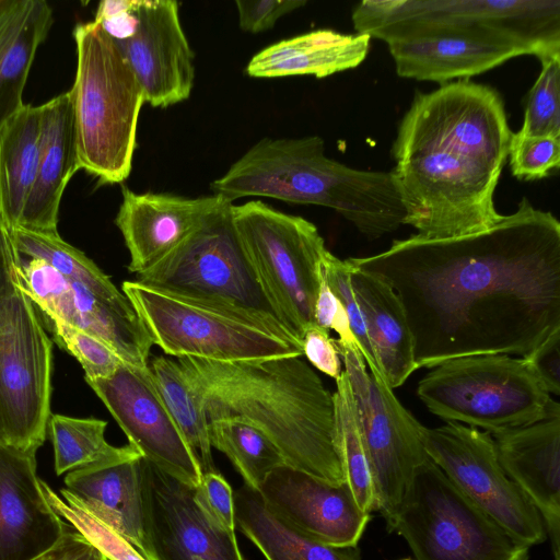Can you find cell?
<instances>
[{"mask_svg": "<svg viewBox=\"0 0 560 560\" xmlns=\"http://www.w3.org/2000/svg\"><path fill=\"white\" fill-rule=\"evenodd\" d=\"M347 261L398 295L418 369L470 355L525 357L560 329V223L526 197L487 230L415 234Z\"/></svg>", "mask_w": 560, "mask_h": 560, "instance_id": "6da1fadb", "label": "cell"}, {"mask_svg": "<svg viewBox=\"0 0 560 560\" xmlns=\"http://www.w3.org/2000/svg\"><path fill=\"white\" fill-rule=\"evenodd\" d=\"M512 135L504 103L488 85L460 80L417 94L393 145L405 224L442 238L500 222L493 195Z\"/></svg>", "mask_w": 560, "mask_h": 560, "instance_id": "7a4b0ae2", "label": "cell"}, {"mask_svg": "<svg viewBox=\"0 0 560 560\" xmlns=\"http://www.w3.org/2000/svg\"><path fill=\"white\" fill-rule=\"evenodd\" d=\"M177 361L199 392L208 420H246L271 440L285 465L334 483L345 481L334 443L332 394L302 355Z\"/></svg>", "mask_w": 560, "mask_h": 560, "instance_id": "3957f363", "label": "cell"}, {"mask_svg": "<svg viewBox=\"0 0 560 560\" xmlns=\"http://www.w3.org/2000/svg\"><path fill=\"white\" fill-rule=\"evenodd\" d=\"M211 189L231 202L257 196L330 208L371 240L396 231L406 218L392 172L355 170L330 159L318 136L262 138Z\"/></svg>", "mask_w": 560, "mask_h": 560, "instance_id": "277c9868", "label": "cell"}, {"mask_svg": "<svg viewBox=\"0 0 560 560\" xmlns=\"http://www.w3.org/2000/svg\"><path fill=\"white\" fill-rule=\"evenodd\" d=\"M77 71L72 103L80 168L101 184L130 174L144 94L116 43L94 22L73 30Z\"/></svg>", "mask_w": 560, "mask_h": 560, "instance_id": "5b68a950", "label": "cell"}, {"mask_svg": "<svg viewBox=\"0 0 560 560\" xmlns=\"http://www.w3.org/2000/svg\"><path fill=\"white\" fill-rule=\"evenodd\" d=\"M153 345L172 358L242 362L303 355L302 343L279 323L241 308L124 281Z\"/></svg>", "mask_w": 560, "mask_h": 560, "instance_id": "8992f818", "label": "cell"}, {"mask_svg": "<svg viewBox=\"0 0 560 560\" xmlns=\"http://www.w3.org/2000/svg\"><path fill=\"white\" fill-rule=\"evenodd\" d=\"M427 409L446 422L489 433L560 413V405L526 360L508 354L470 355L433 368L418 383Z\"/></svg>", "mask_w": 560, "mask_h": 560, "instance_id": "52a82bcc", "label": "cell"}, {"mask_svg": "<svg viewBox=\"0 0 560 560\" xmlns=\"http://www.w3.org/2000/svg\"><path fill=\"white\" fill-rule=\"evenodd\" d=\"M232 222L259 284L298 340L314 324L322 266L328 250L315 224L253 200L231 206Z\"/></svg>", "mask_w": 560, "mask_h": 560, "instance_id": "ba28073f", "label": "cell"}, {"mask_svg": "<svg viewBox=\"0 0 560 560\" xmlns=\"http://www.w3.org/2000/svg\"><path fill=\"white\" fill-rule=\"evenodd\" d=\"M386 525L406 540L416 560L529 558V547L469 501L430 458L416 469Z\"/></svg>", "mask_w": 560, "mask_h": 560, "instance_id": "9c48e42d", "label": "cell"}, {"mask_svg": "<svg viewBox=\"0 0 560 560\" xmlns=\"http://www.w3.org/2000/svg\"><path fill=\"white\" fill-rule=\"evenodd\" d=\"M231 206L228 203L215 212L165 257L138 273L136 281L177 295L241 308L282 325L240 243Z\"/></svg>", "mask_w": 560, "mask_h": 560, "instance_id": "30bf717a", "label": "cell"}, {"mask_svg": "<svg viewBox=\"0 0 560 560\" xmlns=\"http://www.w3.org/2000/svg\"><path fill=\"white\" fill-rule=\"evenodd\" d=\"M52 343L32 300L0 302V427L8 443L37 452L47 434Z\"/></svg>", "mask_w": 560, "mask_h": 560, "instance_id": "8fae6325", "label": "cell"}, {"mask_svg": "<svg viewBox=\"0 0 560 560\" xmlns=\"http://www.w3.org/2000/svg\"><path fill=\"white\" fill-rule=\"evenodd\" d=\"M357 33L385 40L418 26H485L533 43L539 60L560 57L559 0H364L352 11Z\"/></svg>", "mask_w": 560, "mask_h": 560, "instance_id": "7c38bea8", "label": "cell"}, {"mask_svg": "<svg viewBox=\"0 0 560 560\" xmlns=\"http://www.w3.org/2000/svg\"><path fill=\"white\" fill-rule=\"evenodd\" d=\"M420 439L450 481L514 539L529 548L547 539L540 514L505 474L489 432L458 422L421 424Z\"/></svg>", "mask_w": 560, "mask_h": 560, "instance_id": "4fadbf2b", "label": "cell"}, {"mask_svg": "<svg viewBox=\"0 0 560 560\" xmlns=\"http://www.w3.org/2000/svg\"><path fill=\"white\" fill-rule=\"evenodd\" d=\"M335 343L354 397L373 470L377 511L388 521L416 469L429 458L420 439L421 423L400 404L385 381L368 372L357 346L338 339Z\"/></svg>", "mask_w": 560, "mask_h": 560, "instance_id": "5bb4252c", "label": "cell"}, {"mask_svg": "<svg viewBox=\"0 0 560 560\" xmlns=\"http://www.w3.org/2000/svg\"><path fill=\"white\" fill-rule=\"evenodd\" d=\"M385 43L399 77L442 85L469 80L521 55L540 57L527 39L485 26H418L399 31Z\"/></svg>", "mask_w": 560, "mask_h": 560, "instance_id": "9a60e30c", "label": "cell"}, {"mask_svg": "<svg viewBox=\"0 0 560 560\" xmlns=\"http://www.w3.org/2000/svg\"><path fill=\"white\" fill-rule=\"evenodd\" d=\"M142 458L197 488L201 471L149 368L121 363L108 377L85 380Z\"/></svg>", "mask_w": 560, "mask_h": 560, "instance_id": "2e32d148", "label": "cell"}, {"mask_svg": "<svg viewBox=\"0 0 560 560\" xmlns=\"http://www.w3.org/2000/svg\"><path fill=\"white\" fill-rule=\"evenodd\" d=\"M142 528L148 560H244L235 533L215 526L191 488L141 457Z\"/></svg>", "mask_w": 560, "mask_h": 560, "instance_id": "e0dca14e", "label": "cell"}, {"mask_svg": "<svg viewBox=\"0 0 560 560\" xmlns=\"http://www.w3.org/2000/svg\"><path fill=\"white\" fill-rule=\"evenodd\" d=\"M19 288L36 310L101 339L120 359L147 368L153 342L137 313L126 311L69 280L39 259L22 262Z\"/></svg>", "mask_w": 560, "mask_h": 560, "instance_id": "ac0fdd59", "label": "cell"}, {"mask_svg": "<svg viewBox=\"0 0 560 560\" xmlns=\"http://www.w3.org/2000/svg\"><path fill=\"white\" fill-rule=\"evenodd\" d=\"M138 25L116 43L140 83L145 103L165 108L187 100L195 81V54L174 0H139Z\"/></svg>", "mask_w": 560, "mask_h": 560, "instance_id": "d6986e66", "label": "cell"}, {"mask_svg": "<svg viewBox=\"0 0 560 560\" xmlns=\"http://www.w3.org/2000/svg\"><path fill=\"white\" fill-rule=\"evenodd\" d=\"M279 518L303 534L336 547H357L371 514L346 481L334 483L282 465L258 491Z\"/></svg>", "mask_w": 560, "mask_h": 560, "instance_id": "ffe728a7", "label": "cell"}, {"mask_svg": "<svg viewBox=\"0 0 560 560\" xmlns=\"http://www.w3.org/2000/svg\"><path fill=\"white\" fill-rule=\"evenodd\" d=\"M40 481L36 452L0 443V560H35L69 530Z\"/></svg>", "mask_w": 560, "mask_h": 560, "instance_id": "44dd1931", "label": "cell"}, {"mask_svg": "<svg viewBox=\"0 0 560 560\" xmlns=\"http://www.w3.org/2000/svg\"><path fill=\"white\" fill-rule=\"evenodd\" d=\"M115 223L130 255L128 270L141 273L165 257L228 203L220 195L188 198L164 192H135L121 187Z\"/></svg>", "mask_w": 560, "mask_h": 560, "instance_id": "7402d4cb", "label": "cell"}, {"mask_svg": "<svg viewBox=\"0 0 560 560\" xmlns=\"http://www.w3.org/2000/svg\"><path fill=\"white\" fill-rule=\"evenodd\" d=\"M490 434L502 468L540 514L560 559V413Z\"/></svg>", "mask_w": 560, "mask_h": 560, "instance_id": "603a6c76", "label": "cell"}, {"mask_svg": "<svg viewBox=\"0 0 560 560\" xmlns=\"http://www.w3.org/2000/svg\"><path fill=\"white\" fill-rule=\"evenodd\" d=\"M40 107L42 133L36 177L18 228L56 233L63 190L80 170L74 115L69 92Z\"/></svg>", "mask_w": 560, "mask_h": 560, "instance_id": "cb8c5ba5", "label": "cell"}, {"mask_svg": "<svg viewBox=\"0 0 560 560\" xmlns=\"http://www.w3.org/2000/svg\"><path fill=\"white\" fill-rule=\"evenodd\" d=\"M65 488L147 558L142 528L141 457L70 471L65 477Z\"/></svg>", "mask_w": 560, "mask_h": 560, "instance_id": "d4e9b609", "label": "cell"}, {"mask_svg": "<svg viewBox=\"0 0 560 560\" xmlns=\"http://www.w3.org/2000/svg\"><path fill=\"white\" fill-rule=\"evenodd\" d=\"M370 37L317 30L275 43L257 52L246 72L253 78L311 74L325 78L358 67L366 57Z\"/></svg>", "mask_w": 560, "mask_h": 560, "instance_id": "484cf974", "label": "cell"}, {"mask_svg": "<svg viewBox=\"0 0 560 560\" xmlns=\"http://www.w3.org/2000/svg\"><path fill=\"white\" fill-rule=\"evenodd\" d=\"M349 266L377 364L386 384L394 389L418 370L405 310L385 280Z\"/></svg>", "mask_w": 560, "mask_h": 560, "instance_id": "4316f807", "label": "cell"}, {"mask_svg": "<svg viewBox=\"0 0 560 560\" xmlns=\"http://www.w3.org/2000/svg\"><path fill=\"white\" fill-rule=\"evenodd\" d=\"M52 21L45 0H0V130L25 105L27 77Z\"/></svg>", "mask_w": 560, "mask_h": 560, "instance_id": "83f0119b", "label": "cell"}, {"mask_svg": "<svg viewBox=\"0 0 560 560\" xmlns=\"http://www.w3.org/2000/svg\"><path fill=\"white\" fill-rule=\"evenodd\" d=\"M234 504L236 525L266 560H360L357 547L330 546L290 526L245 485L235 491Z\"/></svg>", "mask_w": 560, "mask_h": 560, "instance_id": "f1b7e54d", "label": "cell"}, {"mask_svg": "<svg viewBox=\"0 0 560 560\" xmlns=\"http://www.w3.org/2000/svg\"><path fill=\"white\" fill-rule=\"evenodd\" d=\"M42 107L24 105L0 130V208L18 228L36 177Z\"/></svg>", "mask_w": 560, "mask_h": 560, "instance_id": "f546056e", "label": "cell"}, {"mask_svg": "<svg viewBox=\"0 0 560 560\" xmlns=\"http://www.w3.org/2000/svg\"><path fill=\"white\" fill-rule=\"evenodd\" d=\"M152 378L187 444L201 475L217 471L202 398L177 359L158 355L148 362Z\"/></svg>", "mask_w": 560, "mask_h": 560, "instance_id": "4dcf8cb0", "label": "cell"}, {"mask_svg": "<svg viewBox=\"0 0 560 560\" xmlns=\"http://www.w3.org/2000/svg\"><path fill=\"white\" fill-rule=\"evenodd\" d=\"M107 422L94 418L51 415L47 431L55 455L58 476L141 457L130 444L114 446L105 439Z\"/></svg>", "mask_w": 560, "mask_h": 560, "instance_id": "1f68e13d", "label": "cell"}, {"mask_svg": "<svg viewBox=\"0 0 560 560\" xmlns=\"http://www.w3.org/2000/svg\"><path fill=\"white\" fill-rule=\"evenodd\" d=\"M334 397V443L341 463L345 481L360 508L377 511L373 470L362 435L359 415L347 373L336 380Z\"/></svg>", "mask_w": 560, "mask_h": 560, "instance_id": "d6a6232c", "label": "cell"}, {"mask_svg": "<svg viewBox=\"0 0 560 560\" xmlns=\"http://www.w3.org/2000/svg\"><path fill=\"white\" fill-rule=\"evenodd\" d=\"M10 233L20 255L43 260L62 277L84 285L122 310L135 311L122 291L88 256L65 242L58 232L43 233L10 228Z\"/></svg>", "mask_w": 560, "mask_h": 560, "instance_id": "836d02e7", "label": "cell"}, {"mask_svg": "<svg viewBox=\"0 0 560 560\" xmlns=\"http://www.w3.org/2000/svg\"><path fill=\"white\" fill-rule=\"evenodd\" d=\"M211 447L231 460L252 490L259 491L267 477L285 465L279 448L258 428L240 418L208 420Z\"/></svg>", "mask_w": 560, "mask_h": 560, "instance_id": "e575fe53", "label": "cell"}, {"mask_svg": "<svg viewBox=\"0 0 560 560\" xmlns=\"http://www.w3.org/2000/svg\"><path fill=\"white\" fill-rule=\"evenodd\" d=\"M40 483L50 506L108 560H148L130 542L96 518L66 488L57 492L44 480Z\"/></svg>", "mask_w": 560, "mask_h": 560, "instance_id": "d590c367", "label": "cell"}, {"mask_svg": "<svg viewBox=\"0 0 560 560\" xmlns=\"http://www.w3.org/2000/svg\"><path fill=\"white\" fill-rule=\"evenodd\" d=\"M521 136L560 139V57L541 61V71L527 94Z\"/></svg>", "mask_w": 560, "mask_h": 560, "instance_id": "8d00e7d4", "label": "cell"}, {"mask_svg": "<svg viewBox=\"0 0 560 560\" xmlns=\"http://www.w3.org/2000/svg\"><path fill=\"white\" fill-rule=\"evenodd\" d=\"M39 314L42 323L49 328L59 347L71 353L82 365L85 380L108 377L124 363L120 357L101 339L48 312L39 311Z\"/></svg>", "mask_w": 560, "mask_h": 560, "instance_id": "74e56055", "label": "cell"}, {"mask_svg": "<svg viewBox=\"0 0 560 560\" xmlns=\"http://www.w3.org/2000/svg\"><path fill=\"white\" fill-rule=\"evenodd\" d=\"M323 271L329 288L347 312L351 330L359 342V350L365 364L376 378L385 381L373 351L364 315L351 283L349 264L327 250L323 258Z\"/></svg>", "mask_w": 560, "mask_h": 560, "instance_id": "f35d334b", "label": "cell"}, {"mask_svg": "<svg viewBox=\"0 0 560 560\" xmlns=\"http://www.w3.org/2000/svg\"><path fill=\"white\" fill-rule=\"evenodd\" d=\"M509 156L512 174L516 178H544L560 166V139L513 132Z\"/></svg>", "mask_w": 560, "mask_h": 560, "instance_id": "ab89813d", "label": "cell"}, {"mask_svg": "<svg viewBox=\"0 0 560 560\" xmlns=\"http://www.w3.org/2000/svg\"><path fill=\"white\" fill-rule=\"evenodd\" d=\"M195 500L215 526L235 533L234 494L221 474L218 471L203 474L195 489Z\"/></svg>", "mask_w": 560, "mask_h": 560, "instance_id": "60d3db41", "label": "cell"}, {"mask_svg": "<svg viewBox=\"0 0 560 560\" xmlns=\"http://www.w3.org/2000/svg\"><path fill=\"white\" fill-rule=\"evenodd\" d=\"M238 26L248 33H260L272 28L285 14L306 4L305 0L235 1Z\"/></svg>", "mask_w": 560, "mask_h": 560, "instance_id": "b9f144b4", "label": "cell"}, {"mask_svg": "<svg viewBox=\"0 0 560 560\" xmlns=\"http://www.w3.org/2000/svg\"><path fill=\"white\" fill-rule=\"evenodd\" d=\"M314 324L326 330H335L338 334V340L354 345L359 348L349 323L347 312L340 300L329 288L323 271L322 279L314 306Z\"/></svg>", "mask_w": 560, "mask_h": 560, "instance_id": "7bdbcfd3", "label": "cell"}, {"mask_svg": "<svg viewBox=\"0 0 560 560\" xmlns=\"http://www.w3.org/2000/svg\"><path fill=\"white\" fill-rule=\"evenodd\" d=\"M139 0H104L98 3L94 23L115 42L129 38L138 25Z\"/></svg>", "mask_w": 560, "mask_h": 560, "instance_id": "ee69618b", "label": "cell"}, {"mask_svg": "<svg viewBox=\"0 0 560 560\" xmlns=\"http://www.w3.org/2000/svg\"><path fill=\"white\" fill-rule=\"evenodd\" d=\"M301 343L302 354L314 368L335 380L340 376L341 359L328 330L313 325L304 332Z\"/></svg>", "mask_w": 560, "mask_h": 560, "instance_id": "f6af8a7d", "label": "cell"}, {"mask_svg": "<svg viewBox=\"0 0 560 560\" xmlns=\"http://www.w3.org/2000/svg\"><path fill=\"white\" fill-rule=\"evenodd\" d=\"M549 394H560V329L523 357Z\"/></svg>", "mask_w": 560, "mask_h": 560, "instance_id": "bcb514c9", "label": "cell"}, {"mask_svg": "<svg viewBox=\"0 0 560 560\" xmlns=\"http://www.w3.org/2000/svg\"><path fill=\"white\" fill-rule=\"evenodd\" d=\"M22 262L0 208V302L18 292Z\"/></svg>", "mask_w": 560, "mask_h": 560, "instance_id": "7dc6e473", "label": "cell"}, {"mask_svg": "<svg viewBox=\"0 0 560 560\" xmlns=\"http://www.w3.org/2000/svg\"><path fill=\"white\" fill-rule=\"evenodd\" d=\"M35 560H108L71 525L63 538L47 553Z\"/></svg>", "mask_w": 560, "mask_h": 560, "instance_id": "c3c4849f", "label": "cell"}, {"mask_svg": "<svg viewBox=\"0 0 560 560\" xmlns=\"http://www.w3.org/2000/svg\"><path fill=\"white\" fill-rule=\"evenodd\" d=\"M3 442H7V441L4 439L3 432H2L1 427H0V443H3Z\"/></svg>", "mask_w": 560, "mask_h": 560, "instance_id": "681fc988", "label": "cell"}, {"mask_svg": "<svg viewBox=\"0 0 560 560\" xmlns=\"http://www.w3.org/2000/svg\"><path fill=\"white\" fill-rule=\"evenodd\" d=\"M401 560H411V559H408V558H407V559H401Z\"/></svg>", "mask_w": 560, "mask_h": 560, "instance_id": "f907efd6", "label": "cell"}, {"mask_svg": "<svg viewBox=\"0 0 560 560\" xmlns=\"http://www.w3.org/2000/svg\"><path fill=\"white\" fill-rule=\"evenodd\" d=\"M553 560H560V559H553Z\"/></svg>", "mask_w": 560, "mask_h": 560, "instance_id": "816d5d0a", "label": "cell"}]
</instances>
